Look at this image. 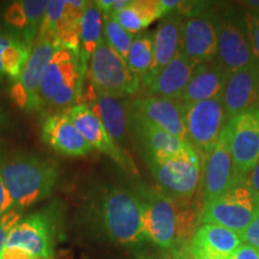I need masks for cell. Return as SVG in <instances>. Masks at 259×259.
I'll return each mask as SVG.
<instances>
[{
    "instance_id": "1",
    "label": "cell",
    "mask_w": 259,
    "mask_h": 259,
    "mask_svg": "<svg viewBox=\"0 0 259 259\" xmlns=\"http://www.w3.org/2000/svg\"><path fill=\"white\" fill-rule=\"evenodd\" d=\"M84 225L119 245L147 241L142 202L136 190L97 186L87 194L80 213Z\"/></svg>"
},
{
    "instance_id": "2",
    "label": "cell",
    "mask_w": 259,
    "mask_h": 259,
    "mask_svg": "<svg viewBox=\"0 0 259 259\" xmlns=\"http://www.w3.org/2000/svg\"><path fill=\"white\" fill-rule=\"evenodd\" d=\"M135 190L142 202L147 241H151L160 250L171 251L192 240L199 216L190 203L170 198L158 189L149 186Z\"/></svg>"
},
{
    "instance_id": "3",
    "label": "cell",
    "mask_w": 259,
    "mask_h": 259,
    "mask_svg": "<svg viewBox=\"0 0 259 259\" xmlns=\"http://www.w3.org/2000/svg\"><path fill=\"white\" fill-rule=\"evenodd\" d=\"M0 177L15 206L24 210L53 193L59 181L60 169L51 158L16 154L0 158Z\"/></svg>"
},
{
    "instance_id": "4",
    "label": "cell",
    "mask_w": 259,
    "mask_h": 259,
    "mask_svg": "<svg viewBox=\"0 0 259 259\" xmlns=\"http://www.w3.org/2000/svg\"><path fill=\"white\" fill-rule=\"evenodd\" d=\"M87 70L79 57L67 48L59 47L48 63L42 77L38 99L41 112L46 109L67 112L78 105Z\"/></svg>"
},
{
    "instance_id": "5",
    "label": "cell",
    "mask_w": 259,
    "mask_h": 259,
    "mask_svg": "<svg viewBox=\"0 0 259 259\" xmlns=\"http://www.w3.org/2000/svg\"><path fill=\"white\" fill-rule=\"evenodd\" d=\"M63 229V205L59 200L22 219L10 232L5 247H17L35 259H53Z\"/></svg>"
},
{
    "instance_id": "6",
    "label": "cell",
    "mask_w": 259,
    "mask_h": 259,
    "mask_svg": "<svg viewBox=\"0 0 259 259\" xmlns=\"http://www.w3.org/2000/svg\"><path fill=\"white\" fill-rule=\"evenodd\" d=\"M85 80L99 92L120 99L134 95L141 88V80L130 70L127 61L105 40L90 58Z\"/></svg>"
},
{
    "instance_id": "7",
    "label": "cell",
    "mask_w": 259,
    "mask_h": 259,
    "mask_svg": "<svg viewBox=\"0 0 259 259\" xmlns=\"http://www.w3.org/2000/svg\"><path fill=\"white\" fill-rule=\"evenodd\" d=\"M158 190L176 200H191L202 181V161L189 145L176 156L161 161H145Z\"/></svg>"
},
{
    "instance_id": "8",
    "label": "cell",
    "mask_w": 259,
    "mask_h": 259,
    "mask_svg": "<svg viewBox=\"0 0 259 259\" xmlns=\"http://www.w3.org/2000/svg\"><path fill=\"white\" fill-rule=\"evenodd\" d=\"M187 142L202 161L206 160L218 145L228 118L222 95L190 105H184Z\"/></svg>"
},
{
    "instance_id": "9",
    "label": "cell",
    "mask_w": 259,
    "mask_h": 259,
    "mask_svg": "<svg viewBox=\"0 0 259 259\" xmlns=\"http://www.w3.org/2000/svg\"><path fill=\"white\" fill-rule=\"evenodd\" d=\"M258 209L259 202L244 181L203 206L200 225L213 223L240 234L250 225Z\"/></svg>"
},
{
    "instance_id": "10",
    "label": "cell",
    "mask_w": 259,
    "mask_h": 259,
    "mask_svg": "<svg viewBox=\"0 0 259 259\" xmlns=\"http://www.w3.org/2000/svg\"><path fill=\"white\" fill-rule=\"evenodd\" d=\"M218 29V56L216 61L228 73L247 66L255 61L245 17L232 11L216 14Z\"/></svg>"
},
{
    "instance_id": "11",
    "label": "cell",
    "mask_w": 259,
    "mask_h": 259,
    "mask_svg": "<svg viewBox=\"0 0 259 259\" xmlns=\"http://www.w3.org/2000/svg\"><path fill=\"white\" fill-rule=\"evenodd\" d=\"M60 46L54 41L37 36L21 76L14 80L11 96L19 108L27 112H41L38 89L45 71Z\"/></svg>"
},
{
    "instance_id": "12",
    "label": "cell",
    "mask_w": 259,
    "mask_h": 259,
    "mask_svg": "<svg viewBox=\"0 0 259 259\" xmlns=\"http://www.w3.org/2000/svg\"><path fill=\"white\" fill-rule=\"evenodd\" d=\"M236 183H244L259 161V106L228 121Z\"/></svg>"
},
{
    "instance_id": "13",
    "label": "cell",
    "mask_w": 259,
    "mask_h": 259,
    "mask_svg": "<svg viewBox=\"0 0 259 259\" xmlns=\"http://www.w3.org/2000/svg\"><path fill=\"white\" fill-rule=\"evenodd\" d=\"M88 2L48 0L38 36L48 38L79 57L80 19Z\"/></svg>"
},
{
    "instance_id": "14",
    "label": "cell",
    "mask_w": 259,
    "mask_h": 259,
    "mask_svg": "<svg viewBox=\"0 0 259 259\" xmlns=\"http://www.w3.org/2000/svg\"><path fill=\"white\" fill-rule=\"evenodd\" d=\"M206 5L198 6L184 16L181 52L194 63H208L218 56V29L215 12L205 10Z\"/></svg>"
},
{
    "instance_id": "15",
    "label": "cell",
    "mask_w": 259,
    "mask_h": 259,
    "mask_svg": "<svg viewBox=\"0 0 259 259\" xmlns=\"http://www.w3.org/2000/svg\"><path fill=\"white\" fill-rule=\"evenodd\" d=\"M127 122L128 134L141 151L144 161L166 160L180 154L191 145L189 142L180 141L179 138L168 134L130 107L127 109Z\"/></svg>"
},
{
    "instance_id": "16",
    "label": "cell",
    "mask_w": 259,
    "mask_h": 259,
    "mask_svg": "<svg viewBox=\"0 0 259 259\" xmlns=\"http://www.w3.org/2000/svg\"><path fill=\"white\" fill-rule=\"evenodd\" d=\"M202 209L236 185L234 162L229 144V128L227 124L218 145L203 162Z\"/></svg>"
},
{
    "instance_id": "17",
    "label": "cell",
    "mask_w": 259,
    "mask_h": 259,
    "mask_svg": "<svg viewBox=\"0 0 259 259\" xmlns=\"http://www.w3.org/2000/svg\"><path fill=\"white\" fill-rule=\"evenodd\" d=\"M67 114L79 131V134L90 144V147L107 155L122 169L132 174H137V168L128 154L113 141L100 119L90 111L88 107L78 103V105L71 107L67 111Z\"/></svg>"
},
{
    "instance_id": "18",
    "label": "cell",
    "mask_w": 259,
    "mask_h": 259,
    "mask_svg": "<svg viewBox=\"0 0 259 259\" xmlns=\"http://www.w3.org/2000/svg\"><path fill=\"white\" fill-rule=\"evenodd\" d=\"M78 103L88 107L100 119L107 132L119 147L125 143L128 134V102L125 101V99L99 92L84 79Z\"/></svg>"
},
{
    "instance_id": "19",
    "label": "cell",
    "mask_w": 259,
    "mask_h": 259,
    "mask_svg": "<svg viewBox=\"0 0 259 259\" xmlns=\"http://www.w3.org/2000/svg\"><path fill=\"white\" fill-rule=\"evenodd\" d=\"M222 100L228 120L259 106V63L257 60L229 73Z\"/></svg>"
},
{
    "instance_id": "20",
    "label": "cell",
    "mask_w": 259,
    "mask_h": 259,
    "mask_svg": "<svg viewBox=\"0 0 259 259\" xmlns=\"http://www.w3.org/2000/svg\"><path fill=\"white\" fill-rule=\"evenodd\" d=\"M128 107L168 134L187 142L184 103L180 100L148 95L130 101Z\"/></svg>"
},
{
    "instance_id": "21",
    "label": "cell",
    "mask_w": 259,
    "mask_h": 259,
    "mask_svg": "<svg viewBox=\"0 0 259 259\" xmlns=\"http://www.w3.org/2000/svg\"><path fill=\"white\" fill-rule=\"evenodd\" d=\"M45 143L64 156L80 157L89 155L94 149L79 134L67 112L52 113L42 124Z\"/></svg>"
},
{
    "instance_id": "22",
    "label": "cell",
    "mask_w": 259,
    "mask_h": 259,
    "mask_svg": "<svg viewBox=\"0 0 259 259\" xmlns=\"http://www.w3.org/2000/svg\"><path fill=\"white\" fill-rule=\"evenodd\" d=\"M184 16L178 12L164 16L155 29L154 36V64L151 67L148 85L161 72L181 50L183 41Z\"/></svg>"
},
{
    "instance_id": "23",
    "label": "cell",
    "mask_w": 259,
    "mask_h": 259,
    "mask_svg": "<svg viewBox=\"0 0 259 259\" xmlns=\"http://www.w3.org/2000/svg\"><path fill=\"white\" fill-rule=\"evenodd\" d=\"M229 73L216 60L197 64L180 101L184 105L221 96Z\"/></svg>"
},
{
    "instance_id": "24",
    "label": "cell",
    "mask_w": 259,
    "mask_h": 259,
    "mask_svg": "<svg viewBox=\"0 0 259 259\" xmlns=\"http://www.w3.org/2000/svg\"><path fill=\"white\" fill-rule=\"evenodd\" d=\"M196 66L197 63L190 60L180 50L148 87V95L180 100Z\"/></svg>"
},
{
    "instance_id": "25",
    "label": "cell",
    "mask_w": 259,
    "mask_h": 259,
    "mask_svg": "<svg viewBox=\"0 0 259 259\" xmlns=\"http://www.w3.org/2000/svg\"><path fill=\"white\" fill-rule=\"evenodd\" d=\"M47 3L46 0H19L6 9L5 22L29 46H32L38 36Z\"/></svg>"
},
{
    "instance_id": "26",
    "label": "cell",
    "mask_w": 259,
    "mask_h": 259,
    "mask_svg": "<svg viewBox=\"0 0 259 259\" xmlns=\"http://www.w3.org/2000/svg\"><path fill=\"white\" fill-rule=\"evenodd\" d=\"M192 242L209 254L220 259H229L242 244V240L239 233L226 227L213 223H202L194 233Z\"/></svg>"
},
{
    "instance_id": "27",
    "label": "cell",
    "mask_w": 259,
    "mask_h": 259,
    "mask_svg": "<svg viewBox=\"0 0 259 259\" xmlns=\"http://www.w3.org/2000/svg\"><path fill=\"white\" fill-rule=\"evenodd\" d=\"M103 40V16L95 2H88L80 19L79 60L84 69L100 42Z\"/></svg>"
},
{
    "instance_id": "28",
    "label": "cell",
    "mask_w": 259,
    "mask_h": 259,
    "mask_svg": "<svg viewBox=\"0 0 259 259\" xmlns=\"http://www.w3.org/2000/svg\"><path fill=\"white\" fill-rule=\"evenodd\" d=\"M31 46L18 35L0 34V76L16 80L21 76Z\"/></svg>"
},
{
    "instance_id": "29",
    "label": "cell",
    "mask_w": 259,
    "mask_h": 259,
    "mask_svg": "<svg viewBox=\"0 0 259 259\" xmlns=\"http://www.w3.org/2000/svg\"><path fill=\"white\" fill-rule=\"evenodd\" d=\"M161 17L158 0H131L121 12L112 18L125 30L137 35Z\"/></svg>"
},
{
    "instance_id": "30",
    "label": "cell",
    "mask_w": 259,
    "mask_h": 259,
    "mask_svg": "<svg viewBox=\"0 0 259 259\" xmlns=\"http://www.w3.org/2000/svg\"><path fill=\"white\" fill-rule=\"evenodd\" d=\"M130 70L147 87L154 64V36L150 32L137 34L126 58Z\"/></svg>"
},
{
    "instance_id": "31",
    "label": "cell",
    "mask_w": 259,
    "mask_h": 259,
    "mask_svg": "<svg viewBox=\"0 0 259 259\" xmlns=\"http://www.w3.org/2000/svg\"><path fill=\"white\" fill-rule=\"evenodd\" d=\"M135 36L136 35L125 30L114 18L109 16L103 17V40L124 59L127 58Z\"/></svg>"
},
{
    "instance_id": "32",
    "label": "cell",
    "mask_w": 259,
    "mask_h": 259,
    "mask_svg": "<svg viewBox=\"0 0 259 259\" xmlns=\"http://www.w3.org/2000/svg\"><path fill=\"white\" fill-rule=\"evenodd\" d=\"M22 219H23V209L18 206H14L0 216V258L6 246L10 232Z\"/></svg>"
},
{
    "instance_id": "33",
    "label": "cell",
    "mask_w": 259,
    "mask_h": 259,
    "mask_svg": "<svg viewBox=\"0 0 259 259\" xmlns=\"http://www.w3.org/2000/svg\"><path fill=\"white\" fill-rule=\"evenodd\" d=\"M244 17L246 27H247L248 36H250L252 51H253L255 60L259 63V15L246 11Z\"/></svg>"
},
{
    "instance_id": "34",
    "label": "cell",
    "mask_w": 259,
    "mask_h": 259,
    "mask_svg": "<svg viewBox=\"0 0 259 259\" xmlns=\"http://www.w3.org/2000/svg\"><path fill=\"white\" fill-rule=\"evenodd\" d=\"M240 236L242 244H247L259 250V209L250 225L240 233Z\"/></svg>"
},
{
    "instance_id": "35",
    "label": "cell",
    "mask_w": 259,
    "mask_h": 259,
    "mask_svg": "<svg viewBox=\"0 0 259 259\" xmlns=\"http://www.w3.org/2000/svg\"><path fill=\"white\" fill-rule=\"evenodd\" d=\"M229 259H259V250L247 244H241Z\"/></svg>"
},
{
    "instance_id": "36",
    "label": "cell",
    "mask_w": 259,
    "mask_h": 259,
    "mask_svg": "<svg viewBox=\"0 0 259 259\" xmlns=\"http://www.w3.org/2000/svg\"><path fill=\"white\" fill-rule=\"evenodd\" d=\"M245 184L259 202V161L245 179Z\"/></svg>"
},
{
    "instance_id": "37",
    "label": "cell",
    "mask_w": 259,
    "mask_h": 259,
    "mask_svg": "<svg viewBox=\"0 0 259 259\" xmlns=\"http://www.w3.org/2000/svg\"><path fill=\"white\" fill-rule=\"evenodd\" d=\"M15 206L14 200H12L11 196L8 192V190L5 189L4 183H3L2 177H0V216L6 211H9L10 209H12Z\"/></svg>"
},
{
    "instance_id": "38",
    "label": "cell",
    "mask_w": 259,
    "mask_h": 259,
    "mask_svg": "<svg viewBox=\"0 0 259 259\" xmlns=\"http://www.w3.org/2000/svg\"><path fill=\"white\" fill-rule=\"evenodd\" d=\"M137 259H174V258H173V252L171 251H164L158 248L156 251H149V250L141 251L137 254Z\"/></svg>"
},
{
    "instance_id": "39",
    "label": "cell",
    "mask_w": 259,
    "mask_h": 259,
    "mask_svg": "<svg viewBox=\"0 0 259 259\" xmlns=\"http://www.w3.org/2000/svg\"><path fill=\"white\" fill-rule=\"evenodd\" d=\"M0 259H35L28 252L17 247H5Z\"/></svg>"
},
{
    "instance_id": "40",
    "label": "cell",
    "mask_w": 259,
    "mask_h": 259,
    "mask_svg": "<svg viewBox=\"0 0 259 259\" xmlns=\"http://www.w3.org/2000/svg\"><path fill=\"white\" fill-rule=\"evenodd\" d=\"M174 259H193L191 253V241L184 242L171 250Z\"/></svg>"
},
{
    "instance_id": "41",
    "label": "cell",
    "mask_w": 259,
    "mask_h": 259,
    "mask_svg": "<svg viewBox=\"0 0 259 259\" xmlns=\"http://www.w3.org/2000/svg\"><path fill=\"white\" fill-rule=\"evenodd\" d=\"M191 253H192L193 259H220L215 255L209 254L208 252H205L203 248H200L198 245H196L191 240Z\"/></svg>"
},
{
    "instance_id": "42",
    "label": "cell",
    "mask_w": 259,
    "mask_h": 259,
    "mask_svg": "<svg viewBox=\"0 0 259 259\" xmlns=\"http://www.w3.org/2000/svg\"><path fill=\"white\" fill-rule=\"evenodd\" d=\"M130 2H131V0H115L111 14H109V17H114V16L118 15L119 12H121L122 10L130 4Z\"/></svg>"
},
{
    "instance_id": "43",
    "label": "cell",
    "mask_w": 259,
    "mask_h": 259,
    "mask_svg": "<svg viewBox=\"0 0 259 259\" xmlns=\"http://www.w3.org/2000/svg\"><path fill=\"white\" fill-rule=\"evenodd\" d=\"M242 4H245L246 8L248 9V12L259 15V0H248V2H244Z\"/></svg>"
},
{
    "instance_id": "44",
    "label": "cell",
    "mask_w": 259,
    "mask_h": 259,
    "mask_svg": "<svg viewBox=\"0 0 259 259\" xmlns=\"http://www.w3.org/2000/svg\"><path fill=\"white\" fill-rule=\"evenodd\" d=\"M8 125H9V116L4 112V109L0 107V130L8 127Z\"/></svg>"
},
{
    "instance_id": "45",
    "label": "cell",
    "mask_w": 259,
    "mask_h": 259,
    "mask_svg": "<svg viewBox=\"0 0 259 259\" xmlns=\"http://www.w3.org/2000/svg\"><path fill=\"white\" fill-rule=\"evenodd\" d=\"M2 151H3V149H2V147H0V158H2Z\"/></svg>"
}]
</instances>
